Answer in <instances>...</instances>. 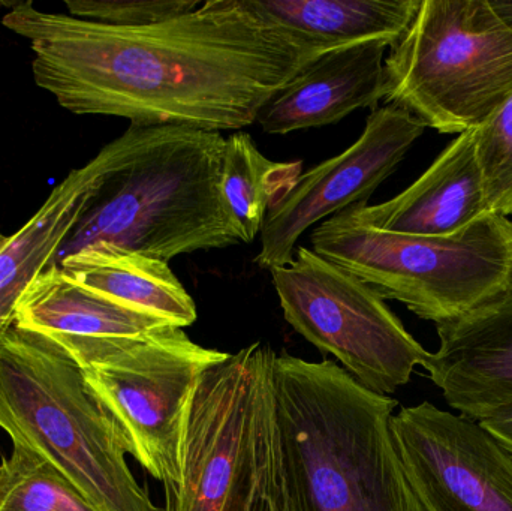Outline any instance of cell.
<instances>
[{
  "label": "cell",
  "mask_w": 512,
  "mask_h": 511,
  "mask_svg": "<svg viewBox=\"0 0 512 511\" xmlns=\"http://www.w3.org/2000/svg\"><path fill=\"white\" fill-rule=\"evenodd\" d=\"M265 23L324 51L369 41L394 45L421 0H245Z\"/></svg>",
  "instance_id": "17"
},
{
  "label": "cell",
  "mask_w": 512,
  "mask_h": 511,
  "mask_svg": "<svg viewBox=\"0 0 512 511\" xmlns=\"http://www.w3.org/2000/svg\"><path fill=\"white\" fill-rule=\"evenodd\" d=\"M102 170L101 152L72 170L0 249V339L15 323L18 303L27 288L54 266L57 252L95 194Z\"/></svg>",
  "instance_id": "16"
},
{
  "label": "cell",
  "mask_w": 512,
  "mask_h": 511,
  "mask_svg": "<svg viewBox=\"0 0 512 511\" xmlns=\"http://www.w3.org/2000/svg\"><path fill=\"white\" fill-rule=\"evenodd\" d=\"M0 429L56 465L101 511H165L132 476L125 438L80 365L17 324L0 339Z\"/></svg>",
  "instance_id": "5"
},
{
  "label": "cell",
  "mask_w": 512,
  "mask_h": 511,
  "mask_svg": "<svg viewBox=\"0 0 512 511\" xmlns=\"http://www.w3.org/2000/svg\"><path fill=\"white\" fill-rule=\"evenodd\" d=\"M77 284L129 308L192 326L197 306L167 261L110 245H95L60 261Z\"/></svg>",
  "instance_id": "18"
},
{
  "label": "cell",
  "mask_w": 512,
  "mask_h": 511,
  "mask_svg": "<svg viewBox=\"0 0 512 511\" xmlns=\"http://www.w3.org/2000/svg\"><path fill=\"white\" fill-rule=\"evenodd\" d=\"M312 251L423 320L450 323L510 293L512 221L489 213L447 237L370 227L354 204L325 219Z\"/></svg>",
  "instance_id": "6"
},
{
  "label": "cell",
  "mask_w": 512,
  "mask_h": 511,
  "mask_svg": "<svg viewBox=\"0 0 512 511\" xmlns=\"http://www.w3.org/2000/svg\"><path fill=\"white\" fill-rule=\"evenodd\" d=\"M354 207L370 227L423 237L453 236L489 215L474 131L457 135L423 176L396 197Z\"/></svg>",
  "instance_id": "15"
},
{
  "label": "cell",
  "mask_w": 512,
  "mask_h": 511,
  "mask_svg": "<svg viewBox=\"0 0 512 511\" xmlns=\"http://www.w3.org/2000/svg\"><path fill=\"white\" fill-rule=\"evenodd\" d=\"M424 129L423 122L397 105L373 110L351 147L301 174L292 191L267 213L255 263L267 270L288 266L301 236L321 219L367 203Z\"/></svg>",
  "instance_id": "11"
},
{
  "label": "cell",
  "mask_w": 512,
  "mask_h": 511,
  "mask_svg": "<svg viewBox=\"0 0 512 511\" xmlns=\"http://www.w3.org/2000/svg\"><path fill=\"white\" fill-rule=\"evenodd\" d=\"M436 330L423 368L453 410L480 422L512 404V291Z\"/></svg>",
  "instance_id": "12"
},
{
  "label": "cell",
  "mask_w": 512,
  "mask_h": 511,
  "mask_svg": "<svg viewBox=\"0 0 512 511\" xmlns=\"http://www.w3.org/2000/svg\"><path fill=\"white\" fill-rule=\"evenodd\" d=\"M277 416L295 511H424L391 437L397 401L331 360L277 354Z\"/></svg>",
  "instance_id": "3"
},
{
  "label": "cell",
  "mask_w": 512,
  "mask_h": 511,
  "mask_svg": "<svg viewBox=\"0 0 512 511\" xmlns=\"http://www.w3.org/2000/svg\"><path fill=\"white\" fill-rule=\"evenodd\" d=\"M480 423L512 455V404L498 408Z\"/></svg>",
  "instance_id": "23"
},
{
  "label": "cell",
  "mask_w": 512,
  "mask_h": 511,
  "mask_svg": "<svg viewBox=\"0 0 512 511\" xmlns=\"http://www.w3.org/2000/svg\"><path fill=\"white\" fill-rule=\"evenodd\" d=\"M200 0H65L68 14L117 27H144L188 14Z\"/></svg>",
  "instance_id": "22"
},
{
  "label": "cell",
  "mask_w": 512,
  "mask_h": 511,
  "mask_svg": "<svg viewBox=\"0 0 512 511\" xmlns=\"http://www.w3.org/2000/svg\"><path fill=\"white\" fill-rule=\"evenodd\" d=\"M270 345L210 366L189 404L180 482L165 511H294L277 416Z\"/></svg>",
  "instance_id": "4"
},
{
  "label": "cell",
  "mask_w": 512,
  "mask_h": 511,
  "mask_svg": "<svg viewBox=\"0 0 512 511\" xmlns=\"http://www.w3.org/2000/svg\"><path fill=\"white\" fill-rule=\"evenodd\" d=\"M228 353L204 348L170 326L81 363L84 381L113 417L128 453L165 489L180 482L186 417L201 375Z\"/></svg>",
  "instance_id": "9"
},
{
  "label": "cell",
  "mask_w": 512,
  "mask_h": 511,
  "mask_svg": "<svg viewBox=\"0 0 512 511\" xmlns=\"http://www.w3.org/2000/svg\"><path fill=\"white\" fill-rule=\"evenodd\" d=\"M0 511H101L56 465L14 444L0 462Z\"/></svg>",
  "instance_id": "20"
},
{
  "label": "cell",
  "mask_w": 512,
  "mask_h": 511,
  "mask_svg": "<svg viewBox=\"0 0 512 511\" xmlns=\"http://www.w3.org/2000/svg\"><path fill=\"white\" fill-rule=\"evenodd\" d=\"M292 507H294V506H292ZM294 511H295V510H294Z\"/></svg>",
  "instance_id": "26"
},
{
  "label": "cell",
  "mask_w": 512,
  "mask_h": 511,
  "mask_svg": "<svg viewBox=\"0 0 512 511\" xmlns=\"http://www.w3.org/2000/svg\"><path fill=\"white\" fill-rule=\"evenodd\" d=\"M388 50V42L369 41L322 54L265 102L255 123L267 134L285 135L333 125L360 108L376 110Z\"/></svg>",
  "instance_id": "14"
},
{
  "label": "cell",
  "mask_w": 512,
  "mask_h": 511,
  "mask_svg": "<svg viewBox=\"0 0 512 511\" xmlns=\"http://www.w3.org/2000/svg\"><path fill=\"white\" fill-rule=\"evenodd\" d=\"M225 138L188 126L131 125L102 147L104 170L54 266L95 245L162 261L243 243L221 191Z\"/></svg>",
  "instance_id": "2"
},
{
  "label": "cell",
  "mask_w": 512,
  "mask_h": 511,
  "mask_svg": "<svg viewBox=\"0 0 512 511\" xmlns=\"http://www.w3.org/2000/svg\"><path fill=\"white\" fill-rule=\"evenodd\" d=\"M301 174L300 161H270L246 132L225 138L222 197L243 243L254 242L267 213L292 191Z\"/></svg>",
  "instance_id": "19"
},
{
  "label": "cell",
  "mask_w": 512,
  "mask_h": 511,
  "mask_svg": "<svg viewBox=\"0 0 512 511\" xmlns=\"http://www.w3.org/2000/svg\"><path fill=\"white\" fill-rule=\"evenodd\" d=\"M14 324L47 336L78 365L176 326L77 284L59 266L27 288Z\"/></svg>",
  "instance_id": "13"
},
{
  "label": "cell",
  "mask_w": 512,
  "mask_h": 511,
  "mask_svg": "<svg viewBox=\"0 0 512 511\" xmlns=\"http://www.w3.org/2000/svg\"><path fill=\"white\" fill-rule=\"evenodd\" d=\"M512 98V20L492 0H421L384 62V99L441 134L477 131Z\"/></svg>",
  "instance_id": "7"
},
{
  "label": "cell",
  "mask_w": 512,
  "mask_h": 511,
  "mask_svg": "<svg viewBox=\"0 0 512 511\" xmlns=\"http://www.w3.org/2000/svg\"><path fill=\"white\" fill-rule=\"evenodd\" d=\"M490 212L512 215V98L474 131Z\"/></svg>",
  "instance_id": "21"
},
{
  "label": "cell",
  "mask_w": 512,
  "mask_h": 511,
  "mask_svg": "<svg viewBox=\"0 0 512 511\" xmlns=\"http://www.w3.org/2000/svg\"><path fill=\"white\" fill-rule=\"evenodd\" d=\"M285 320L322 353L333 354L361 386L388 396L411 381L429 351L370 285L312 249L297 246L288 266L270 270Z\"/></svg>",
  "instance_id": "8"
},
{
  "label": "cell",
  "mask_w": 512,
  "mask_h": 511,
  "mask_svg": "<svg viewBox=\"0 0 512 511\" xmlns=\"http://www.w3.org/2000/svg\"><path fill=\"white\" fill-rule=\"evenodd\" d=\"M6 240H8V237L3 236V234L0 233V249H2L3 246H5Z\"/></svg>",
  "instance_id": "25"
},
{
  "label": "cell",
  "mask_w": 512,
  "mask_h": 511,
  "mask_svg": "<svg viewBox=\"0 0 512 511\" xmlns=\"http://www.w3.org/2000/svg\"><path fill=\"white\" fill-rule=\"evenodd\" d=\"M390 431L424 511H512V455L478 420L423 402Z\"/></svg>",
  "instance_id": "10"
},
{
  "label": "cell",
  "mask_w": 512,
  "mask_h": 511,
  "mask_svg": "<svg viewBox=\"0 0 512 511\" xmlns=\"http://www.w3.org/2000/svg\"><path fill=\"white\" fill-rule=\"evenodd\" d=\"M511 291H512V288H511Z\"/></svg>",
  "instance_id": "27"
},
{
  "label": "cell",
  "mask_w": 512,
  "mask_h": 511,
  "mask_svg": "<svg viewBox=\"0 0 512 511\" xmlns=\"http://www.w3.org/2000/svg\"><path fill=\"white\" fill-rule=\"evenodd\" d=\"M3 27L29 41L35 83L75 114L131 125L239 131L321 50L245 0H206L162 23L117 27L15 3Z\"/></svg>",
  "instance_id": "1"
},
{
  "label": "cell",
  "mask_w": 512,
  "mask_h": 511,
  "mask_svg": "<svg viewBox=\"0 0 512 511\" xmlns=\"http://www.w3.org/2000/svg\"><path fill=\"white\" fill-rule=\"evenodd\" d=\"M492 2L501 14L512 20V2H508V0H492Z\"/></svg>",
  "instance_id": "24"
}]
</instances>
